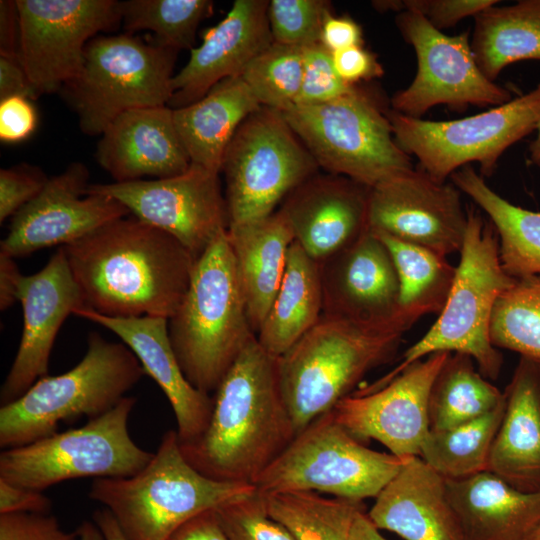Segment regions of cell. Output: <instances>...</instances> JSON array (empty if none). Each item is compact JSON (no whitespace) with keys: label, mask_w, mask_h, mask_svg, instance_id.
<instances>
[{"label":"cell","mask_w":540,"mask_h":540,"mask_svg":"<svg viewBox=\"0 0 540 540\" xmlns=\"http://www.w3.org/2000/svg\"><path fill=\"white\" fill-rule=\"evenodd\" d=\"M386 246L399 282V306L417 321L427 314H439L450 293L456 267L447 257L388 234L373 232Z\"/></svg>","instance_id":"obj_35"},{"label":"cell","mask_w":540,"mask_h":540,"mask_svg":"<svg viewBox=\"0 0 540 540\" xmlns=\"http://www.w3.org/2000/svg\"><path fill=\"white\" fill-rule=\"evenodd\" d=\"M167 540H228L216 509L202 512L180 525Z\"/></svg>","instance_id":"obj_52"},{"label":"cell","mask_w":540,"mask_h":540,"mask_svg":"<svg viewBox=\"0 0 540 540\" xmlns=\"http://www.w3.org/2000/svg\"><path fill=\"white\" fill-rule=\"evenodd\" d=\"M90 194L118 200L136 218L176 238L195 260L229 226L219 173L193 163L168 178L89 184Z\"/></svg>","instance_id":"obj_16"},{"label":"cell","mask_w":540,"mask_h":540,"mask_svg":"<svg viewBox=\"0 0 540 540\" xmlns=\"http://www.w3.org/2000/svg\"><path fill=\"white\" fill-rule=\"evenodd\" d=\"M490 336L496 348L540 361V275L516 280L499 296Z\"/></svg>","instance_id":"obj_39"},{"label":"cell","mask_w":540,"mask_h":540,"mask_svg":"<svg viewBox=\"0 0 540 540\" xmlns=\"http://www.w3.org/2000/svg\"><path fill=\"white\" fill-rule=\"evenodd\" d=\"M389 109L379 93L357 84L328 103L282 113L319 168L372 188L414 168L395 141Z\"/></svg>","instance_id":"obj_8"},{"label":"cell","mask_w":540,"mask_h":540,"mask_svg":"<svg viewBox=\"0 0 540 540\" xmlns=\"http://www.w3.org/2000/svg\"><path fill=\"white\" fill-rule=\"evenodd\" d=\"M411 326L365 324L322 314L277 358L280 389L296 435L352 394L367 373L388 363Z\"/></svg>","instance_id":"obj_3"},{"label":"cell","mask_w":540,"mask_h":540,"mask_svg":"<svg viewBox=\"0 0 540 540\" xmlns=\"http://www.w3.org/2000/svg\"><path fill=\"white\" fill-rule=\"evenodd\" d=\"M146 375L132 350L90 332L83 358L69 371L38 379L0 408V447L23 446L57 432L62 422L113 409Z\"/></svg>","instance_id":"obj_7"},{"label":"cell","mask_w":540,"mask_h":540,"mask_svg":"<svg viewBox=\"0 0 540 540\" xmlns=\"http://www.w3.org/2000/svg\"><path fill=\"white\" fill-rule=\"evenodd\" d=\"M464 540H528L540 524V491L523 492L489 471L446 479Z\"/></svg>","instance_id":"obj_28"},{"label":"cell","mask_w":540,"mask_h":540,"mask_svg":"<svg viewBox=\"0 0 540 540\" xmlns=\"http://www.w3.org/2000/svg\"><path fill=\"white\" fill-rule=\"evenodd\" d=\"M228 540H294L289 531L274 520L256 492L216 509Z\"/></svg>","instance_id":"obj_42"},{"label":"cell","mask_w":540,"mask_h":540,"mask_svg":"<svg viewBox=\"0 0 540 540\" xmlns=\"http://www.w3.org/2000/svg\"><path fill=\"white\" fill-rule=\"evenodd\" d=\"M466 211L467 227L459 264L437 320L404 352L397 367L364 391L382 387L412 363L436 352L466 354L485 378H498L503 358L491 341V319L497 299L516 280L502 267L493 224L474 208L467 207Z\"/></svg>","instance_id":"obj_6"},{"label":"cell","mask_w":540,"mask_h":540,"mask_svg":"<svg viewBox=\"0 0 540 540\" xmlns=\"http://www.w3.org/2000/svg\"><path fill=\"white\" fill-rule=\"evenodd\" d=\"M504 415L488 471L523 492L540 491V364L520 357L505 391Z\"/></svg>","instance_id":"obj_27"},{"label":"cell","mask_w":540,"mask_h":540,"mask_svg":"<svg viewBox=\"0 0 540 540\" xmlns=\"http://www.w3.org/2000/svg\"><path fill=\"white\" fill-rule=\"evenodd\" d=\"M325 0H271L267 17L273 41L306 47L320 43L323 21L330 13Z\"/></svg>","instance_id":"obj_41"},{"label":"cell","mask_w":540,"mask_h":540,"mask_svg":"<svg viewBox=\"0 0 540 540\" xmlns=\"http://www.w3.org/2000/svg\"><path fill=\"white\" fill-rule=\"evenodd\" d=\"M295 436L280 389L277 358L255 335L215 391L205 431L180 448L203 475L254 485Z\"/></svg>","instance_id":"obj_2"},{"label":"cell","mask_w":540,"mask_h":540,"mask_svg":"<svg viewBox=\"0 0 540 540\" xmlns=\"http://www.w3.org/2000/svg\"><path fill=\"white\" fill-rule=\"evenodd\" d=\"M177 53L128 33L98 35L86 45L78 74L59 92L81 131L101 136L126 111L168 106Z\"/></svg>","instance_id":"obj_9"},{"label":"cell","mask_w":540,"mask_h":540,"mask_svg":"<svg viewBox=\"0 0 540 540\" xmlns=\"http://www.w3.org/2000/svg\"><path fill=\"white\" fill-rule=\"evenodd\" d=\"M260 107L238 76L217 83L200 100L173 109L175 126L191 163L220 174L237 129Z\"/></svg>","instance_id":"obj_30"},{"label":"cell","mask_w":540,"mask_h":540,"mask_svg":"<svg viewBox=\"0 0 540 540\" xmlns=\"http://www.w3.org/2000/svg\"><path fill=\"white\" fill-rule=\"evenodd\" d=\"M18 301L23 329L18 350L1 386V406L23 395L48 375L52 348L66 318L85 308L62 246L37 273L23 277Z\"/></svg>","instance_id":"obj_20"},{"label":"cell","mask_w":540,"mask_h":540,"mask_svg":"<svg viewBox=\"0 0 540 540\" xmlns=\"http://www.w3.org/2000/svg\"><path fill=\"white\" fill-rule=\"evenodd\" d=\"M18 59L38 96L81 69L88 42L121 24L116 0H16Z\"/></svg>","instance_id":"obj_15"},{"label":"cell","mask_w":540,"mask_h":540,"mask_svg":"<svg viewBox=\"0 0 540 540\" xmlns=\"http://www.w3.org/2000/svg\"><path fill=\"white\" fill-rule=\"evenodd\" d=\"M0 540H79L77 531H65L51 514H0Z\"/></svg>","instance_id":"obj_46"},{"label":"cell","mask_w":540,"mask_h":540,"mask_svg":"<svg viewBox=\"0 0 540 540\" xmlns=\"http://www.w3.org/2000/svg\"><path fill=\"white\" fill-rule=\"evenodd\" d=\"M89 171L80 162L49 178L41 192L11 219L0 253L24 257L43 248L70 244L129 210L118 200L85 195Z\"/></svg>","instance_id":"obj_19"},{"label":"cell","mask_w":540,"mask_h":540,"mask_svg":"<svg viewBox=\"0 0 540 540\" xmlns=\"http://www.w3.org/2000/svg\"><path fill=\"white\" fill-rule=\"evenodd\" d=\"M227 238L248 319L257 334L282 282L295 236L278 209L261 219L229 225Z\"/></svg>","instance_id":"obj_29"},{"label":"cell","mask_w":540,"mask_h":540,"mask_svg":"<svg viewBox=\"0 0 540 540\" xmlns=\"http://www.w3.org/2000/svg\"><path fill=\"white\" fill-rule=\"evenodd\" d=\"M403 461L355 439L331 410L299 432L254 485L261 494L320 492L364 502L377 497Z\"/></svg>","instance_id":"obj_11"},{"label":"cell","mask_w":540,"mask_h":540,"mask_svg":"<svg viewBox=\"0 0 540 540\" xmlns=\"http://www.w3.org/2000/svg\"><path fill=\"white\" fill-rule=\"evenodd\" d=\"M536 138L529 145V160L532 164L540 167V121L536 127Z\"/></svg>","instance_id":"obj_58"},{"label":"cell","mask_w":540,"mask_h":540,"mask_svg":"<svg viewBox=\"0 0 540 540\" xmlns=\"http://www.w3.org/2000/svg\"><path fill=\"white\" fill-rule=\"evenodd\" d=\"M470 45L476 63L494 81L509 64L540 61V0L492 5L474 16Z\"/></svg>","instance_id":"obj_33"},{"label":"cell","mask_w":540,"mask_h":540,"mask_svg":"<svg viewBox=\"0 0 540 540\" xmlns=\"http://www.w3.org/2000/svg\"><path fill=\"white\" fill-rule=\"evenodd\" d=\"M370 190L344 176L317 173L291 191L279 209L295 241L320 263L369 230Z\"/></svg>","instance_id":"obj_22"},{"label":"cell","mask_w":540,"mask_h":540,"mask_svg":"<svg viewBox=\"0 0 540 540\" xmlns=\"http://www.w3.org/2000/svg\"><path fill=\"white\" fill-rule=\"evenodd\" d=\"M51 508L52 501L43 492L0 479V514H50Z\"/></svg>","instance_id":"obj_49"},{"label":"cell","mask_w":540,"mask_h":540,"mask_svg":"<svg viewBox=\"0 0 540 540\" xmlns=\"http://www.w3.org/2000/svg\"><path fill=\"white\" fill-rule=\"evenodd\" d=\"M253 484L219 481L184 457L176 430H168L137 474L95 478L88 497L108 509L127 540H167L190 518L256 492Z\"/></svg>","instance_id":"obj_5"},{"label":"cell","mask_w":540,"mask_h":540,"mask_svg":"<svg viewBox=\"0 0 540 540\" xmlns=\"http://www.w3.org/2000/svg\"><path fill=\"white\" fill-rule=\"evenodd\" d=\"M354 85L337 74L332 53L321 43L303 47V78L295 106H315L347 94Z\"/></svg>","instance_id":"obj_43"},{"label":"cell","mask_w":540,"mask_h":540,"mask_svg":"<svg viewBox=\"0 0 540 540\" xmlns=\"http://www.w3.org/2000/svg\"><path fill=\"white\" fill-rule=\"evenodd\" d=\"M136 401V397L126 396L113 409L81 427L3 449L0 479L43 492L72 479L137 474L154 452L138 446L129 434L128 421Z\"/></svg>","instance_id":"obj_10"},{"label":"cell","mask_w":540,"mask_h":540,"mask_svg":"<svg viewBox=\"0 0 540 540\" xmlns=\"http://www.w3.org/2000/svg\"><path fill=\"white\" fill-rule=\"evenodd\" d=\"M79 540H105L94 521H83L76 529Z\"/></svg>","instance_id":"obj_57"},{"label":"cell","mask_w":540,"mask_h":540,"mask_svg":"<svg viewBox=\"0 0 540 540\" xmlns=\"http://www.w3.org/2000/svg\"><path fill=\"white\" fill-rule=\"evenodd\" d=\"M528 540H540V524L534 530V532L531 534Z\"/></svg>","instance_id":"obj_59"},{"label":"cell","mask_w":540,"mask_h":540,"mask_svg":"<svg viewBox=\"0 0 540 540\" xmlns=\"http://www.w3.org/2000/svg\"><path fill=\"white\" fill-rule=\"evenodd\" d=\"M37 113L32 100L12 96L0 100V139L6 143L21 142L34 132Z\"/></svg>","instance_id":"obj_47"},{"label":"cell","mask_w":540,"mask_h":540,"mask_svg":"<svg viewBox=\"0 0 540 540\" xmlns=\"http://www.w3.org/2000/svg\"><path fill=\"white\" fill-rule=\"evenodd\" d=\"M323 312L320 266L294 241L286 270L259 331V344L280 357L307 333Z\"/></svg>","instance_id":"obj_31"},{"label":"cell","mask_w":540,"mask_h":540,"mask_svg":"<svg viewBox=\"0 0 540 540\" xmlns=\"http://www.w3.org/2000/svg\"><path fill=\"white\" fill-rule=\"evenodd\" d=\"M93 521L102 532L105 540H127L108 509L96 510L93 513Z\"/></svg>","instance_id":"obj_56"},{"label":"cell","mask_w":540,"mask_h":540,"mask_svg":"<svg viewBox=\"0 0 540 540\" xmlns=\"http://www.w3.org/2000/svg\"><path fill=\"white\" fill-rule=\"evenodd\" d=\"M450 178L488 215L498 236L504 271L515 280L540 275V211L508 202L471 165L456 170Z\"/></svg>","instance_id":"obj_32"},{"label":"cell","mask_w":540,"mask_h":540,"mask_svg":"<svg viewBox=\"0 0 540 540\" xmlns=\"http://www.w3.org/2000/svg\"><path fill=\"white\" fill-rule=\"evenodd\" d=\"M537 361H538V360H537ZM538 362H539V364H540V361H538Z\"/></svg>","instance_id":"obj_60"},{"label":"cell","mask_w":540,"mask_h":540,"mask_svg":"<svg viewBox=\"0 0 540 540\" xmlns=\"http://www.w3.org/2000/svg\"><path fill=\"white\" fill-rule=\"evenodd\" d=\"M396 24L416 53L417 72L407 88L392 96V110L422 118L436 105L462 112L470 105L494 107L513 99L511 90L489 80L479 69L468 31L446 35L410 11L398 13Z\"/></svg>","instance_id":"obj_14"},{"label":"cell","mask_w":540,"mask_h":540,"mask_svg":"<svg viewBox=\"0 0 540 540\" xmlns=\"http://www.w3.org/2000/svg\"><path fill=\"white\" fill-rule=\"evenodd\" d=\"M318 169L283 113L261 106L242 122L224 154L229 225L274 213Z\"/></svg>","instance_id":"obj_12"},{"label":"cell","mask_w":540,"mask_h":540,"mask_svg":"<svg viewBox=\"0 0 540 540\" xmlns=\"http://www.w3.org/2000/svg\"><path fill=\"white\" fill-rule=\"evenodd\" d=\"M500 3L497 0H394V11L415 12L422 15L434 28H451L468 16Z\"/></svg>","instance_id":"obj_45"},{"label":"cell","mask_w":540,"mask_h":540,"mask_svg":"<svg viewBox=\"0 0 540 540\" xmlns=\"http://www.w3.org/2000/svg\"><path fill=\"white\" fill-rule=\"evenodd\" d=\"M398 146L415 156L420 169L439 182L456 170L479 163L491 176L507 148L529 135L540 121V82L526 94L476 115L431 121L388 110Z\"/></svg>","instance_id":"obj_13"},{"label":"cell","mask_w":540,"mask_h":540,"mask_svg":"<svg viewBox=\"0 0 540 540\" xmlns=\"http://www.w3.org/2000/svg\"><path fill=\"white\" fill-rule=\"evenodd\" d=\"M261 495L267 513L283 525L294 540H350L357 515L366 511L364 502L327 498L316 492Z\"/></svg>","instance_id":"obj_36"},{"label":"cell","mask_w":540,"mask_h":540,"mask_svg":"<svg viewBox=\"0 0 540 540\" xmlns=\"http://www.w3.org/2000/svg\"><path fill=\"white\" fill-rule=\"evenodd\" d=\"M18 12L15 1H0V55L18 57Z\"/></svg>","instance_id":"obj_54"},{"label":"cell","mask_w":540,"mask_h":540,"mask_svg":"<svg viewBox=\"0 0 540 540\" xmlns=\"http://www.w3.org/2000/svg\"><path fill=\"white\" fill-rule=\"evenodd\" d=\"M95 157L115 183L145 176L168 178L191 165L169 106L138 108L117 116L102 133Z\"/></svg>","instance_id":"obj_25"},{"label":"cell","mask_w":540,"mask_h":540,"mask_svg":"<svg viewBox=\"0 0 540 540\" xmlns=\"http://www.w3.org/2000/svg\"><path fill=\"white\" fill-rule=\"evenodd\" d=\"M505 401V393L476 369L470 356L451 353L430 390L429 428L438 431L459 426L486 415Z\"/></svg>","instance_id":"obj_34"},{"label":"cell","mask_w":540,"mask_h":540,"mask_svg":"<svg viewBox=\"0 0 540 540\" xmlns=\"http://www.w3.org/2000/svg\"><path fill=\"white\" fill-rule=\"evenodd\" d=\"M49 178L36 167L19 165L0 170V222L13 217L35 198Z\"/></svg>","instance_id":"obj_44"},{"label":"cell","mask_w":540,"mask_h":540,"mask_svg":"<svg viewBox=\"0 0 540 540\" xmlns=\"http://www.w3.org/2000/svg\"><path fill=\"white\" fill-rule=\"evenodd\" d=\"M319 266L323 315L374 325L416 322L400 309L393 260L371 230Z\"/></svg>","instance_id":"obj_21"},{"label":"cell","mask_w":540,"mask_h":540,"mask_svg":"<svg viewBox=\"0 0 540 540\" xmlns=\"http://www.w3.org/2000/svg\"><path fill=\"white\" fill-rule=\"evenodd\" d=\"M362 29L349 17H336L331 12L323 21L320 43L331 53L353 46H362Z\"/></svg>","instance_id":"obj_50"},{"label":"cell","mask_w":540,"mask_h":540,"mask_svg":"<svg viewBox=\"0 0 540 540\" xmlns=\"http://www.w3.org/2000/svg\"><path fill=\"white\" fill-rule=\"evenodd\" d=\"M505 406L506 401L486 415L450 429L429 430L419 456L445 479L488 471L491 447Z\"/></svg>","instance_id":"obj_37"},{"label":"cell","mask_w":540,"mask_h":540,"mask_svg":"<svg viewBox=\"0 0 540 540\" xmlns=\"http://www.w3.org/2000/svg\"><path fill=\"white\" fill-rule=\"evenodd\" d=\"M12 96L32 101L39 97L18 57L0 55V100Z\"/></svg>","instance_id":"obj_51"},{"label":"cell","mask_w":540,"mask_h":540,"mask_svg":"<svg viewBox=\"0 0 540 540\" xmlns=\"http://www.w3.org/2000/svg\"><path fill=\"white\" fill-rule=\"evenodd\" d=\"M368 227L447 257L462 248L467 211L453 183L413 168L371 188Z\"/></svg>","instance_id":"obj_18"},{"label":"cell","mask_w":540,"mask_h":540,"mask_svg":"<svg viewBox=\"0 0 540 540\" xmlns=\"http://www.w3.org/2000/svg\"><path fill=\"white\" fill-rule=\"evenodd\" d=\"M350 540H388L371 522L367 511L360 512L353 524Z\"/></svg>","instance_id":"obj_55"},{"label":"cell","mask_w":540,"mask_h":540,"mask_svg":"<svg viewBox=\"0 0 540 540\" xmlns=\"http://www.w3.org/2000/svg\"><path fill=\"white\" fill-rule=\"evenodd\" d=\"M74 315L113 332L136 355L145 373L161 388L177 422L180 444L190 443L205 431L214 398L196 389L183 374L168 335V319L162 317H109L83 308Z\"/></svg>","instance_id":"obj_24"},{"label":"cell","mask_w":540,"mask_h":540,"mask_svg":"<svg viewBox=\"0 0 540 540\" xmlns=\"http://www.w3.org/2000/svg\"><path fill=\"white\" fill-rule=\"evenodd\" d=\"M172 349L187 380L196 389L215 392L239 354L256 335L227 231L196 259L189 287L168 319Z\"/></svg>","instance_id":"obj_4"},{"label":"cell","mask_w":540,"mask_h":540,"mask_svg":"<svg viewBox=\"0 0 540 540\" xmlns=\"http://www.w3.org/2000/svg\"><path fill=\"white\" fill-rule=\"evenodd\" d=\"M334 68L349 85H357L382 77L384 70L376 56L362 46H353L332 53Z\"/></svg>","instance_id":"obj_48"},{"label":"cell","mask_w":540,"mask_h":540,"mask_svg":"<svg viewBox=\"0 0 540 540\" xmlns=\"http://www.w3.org/2000/svg\"><path fill=\"white\" fill-rule=\"evenodd\" d=\"M450 354L432 353L376 390L353 392L332 409L336 420L362 443L378 441L401 459L419 456L430 430V390Z\"/></svg>","instance_id":"obj_17"},{"label":"cell","mask_w":540,"mask_h":540,"mask_svg":"<svg viewBox=\"0 0 540 540\" xmlns=\"http://www.w3.org/2000/svg\"><path fill=\"white\" fill-rule=\"evenodd\" d=\"M263 107L284 112L295 106L303 78V48L273 42L241 75Z\"/></svg>","instance_id":"obj_40"},{"label":"cell","mask_w":540,"mask_h":540,"mask_svg":"<svg viewBox=\"0 0 540 540\" xmlns=\"http://www.w3.org/2000/svg\"><path fill=\"white\" fill-rule=\"evenodd\" d=\"M269 1L236 0L226 16L190 50L172 79L168 106L192 104L224 79L241 76L248 64L274 41L267 17Z\"/></svg>","instance_id":"obj_23"},{"label":"cell","mask_w":540,"mask_h":540,"mask_svg":"<svg viewBox=\"0 0 540 540\" xmlns=\"http://www.w3.org/2000/svg\"><path fill=\"white\" fill-rule=\"evenodd\" d=\"M24 275L14 258L0 253V309L5 311L18 301Z\"/></svg>","instance_id":"obj_53"},{"label":"cell","mask_w":540,"mask_h":540,"mask_svg":"<svg viewBox=\"0 0 540 540\" xmlns=\"http://www.w3.org/2000/svg\"><path fill=\"white\" fill-rule=\"evenodd\" d=\"M367 515L380 531L404 540H464L446 479L420 456L404 459Z\"/></svg>","instance_id":"obj_26"},{"label":"cell","mask_w":540,"mask_h":540,"mask_svg":"<svg viewBox=\"0 0 540 540\" xmlns=\"http://www.w3.org/2000/svg\"><path fill=\"white\" fill-rule=\"evenodd\" d=\"M62 247L85 308L109 317L169 319L196 261L172 235L133 215Z\"/></svg>","instance_id":"obj_1"},{"label":"cell","mask_w":540,"mask_h":540,"mask_svg":"<svg viewBox=\"0 0 540 540\" xmlns=\"http://www.w3.org/2000/svg\"><path fill=\"white\" fill-rule=\"evenodd\" d=\"M121 23L128 34L149 30L156 43L175 49H193L199 24L213 13L210 0L119 1Z\"/></svg>","instance_id":"obj_38"}]
</instances>
